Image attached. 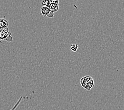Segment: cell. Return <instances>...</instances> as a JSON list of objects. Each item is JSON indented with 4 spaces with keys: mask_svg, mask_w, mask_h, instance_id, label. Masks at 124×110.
<instances>
[{
    "mask_svg": "<svg viewBox=\"0 0 124 110\" xmlns=\"http://www.w3.org/2000/svg\"><path fill=\"white\" fill-rule=\"evenodd\" d=\"M80 84L82 87L89 91L94 86V82L91 76H85L81 78Z\"/></svg>",
    "mask_w": 124,
    "mask_h": 110,
    "instance_id": "obj_1",
    "label": "cell"
},
{
    "mask_svg": "<svg viewBox=\"0 0 124 110\" xmlns=\"http://www.w3.org/2000/svg\"><path fill=\"white\" fill-rule=\"evenodd\" d=\"M78 48V46L77 44H72L71 45L70 49L73 52H76Z\"/></svg>",
    "mask_w": 124,
    "mask_h": 110,
    "instance_id": "obj_6",
    "label": "cell"
},
{
    "mask_svg": "<svg viewBox=\"0 0 124 110\" xmlns=\"http://www.w3.org/2000/svg\"><path fill=\"white\" fill-rule=\"evenodd\" d=\"M8 22L5 19H0V30H4L8 28Z\"/></svg>",
    "mask_w": 124,
    "mask_h": 110,
    "instance_id": "obj_5",
    "label": "cell"
},
{
    "mask_svg": "<svg viewBox=\"0 0 124 110\" xmlns=\"http://www.w3.org/2000/svg\"><path fill=\"white\" fill-rule=\"evenodd\" d=\"M41 12L44 17H53L54 16V13L50 10L48 7H42L41 8Z\"/></svg>",
    "mask_w": 124,
    "mask_h": 110,
    "instance_id": "obj_4",
    "label": "cell"
},
{
    "mask_svg": "<svg viewBox=\"0 0 124 110\" xmlns=\"http://www.w3.org/2000/svg\"><path fill=\"white\" fill-rule=\"evenodd\" d=\"M59 1L58 0H46L42 2L43 7H48L49 9L52 11L53 12H57L59 9Z\"/></svg>",
    "mask_w": 124,
    "mask_h": 110,
    "instance_id": "obj_2",
    "label": "cell"
},
{
    "mask_svg": "<svg viewBox=\"0 0 124 110\" xmlns=\"http://www.w3.org/2000/svg\"><path fill=\"white\" fill-rule=\"evenodd\" d=\"M13 38L11 36V33L8 30V29L0 30V42L3 40H6L8 42H11Z\"/></svg>",
    "mask_w": 124,
    "mask_h": 110,
    "instance_id": "obj_3",
    "label": "cell"
}]
</instances>
